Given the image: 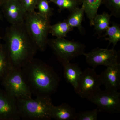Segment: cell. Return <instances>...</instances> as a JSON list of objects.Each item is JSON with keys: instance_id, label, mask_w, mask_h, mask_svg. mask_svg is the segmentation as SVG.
Masks as SVG:
<instances>
[{"instance_id": "obj_1", "label": "cell", "mask_w": 120, "mask_h": 120, "mask_svg": "<svg viewBox=\"0 0 120 120\" xmlns=\"http://www.w3.org/2000/svg\"><path fill=\"white\" fill-rule=\"evenodd\" d=\"M4 39L11 68H22L37 53V45L24 22L7 27Z\"/></svg>"}, {"instance_id": "obj_2", "label": "cell", "mask_w": 120, "mask_h": 120, "mask_svg": "<svg viewBox=\"0 0 120 120\" xmlns=\"http://www.w3.org/2000/svg\"><path fill=\"white\" fill-rule=\"evenodd\" d=\"M21 71L30 91L36 97L50 96L58 89L60 77L52 67L40 59L33 58Z\"/></svg>"}, {"instance_id": "obj_3", "label": "cell", "mask_w": 120, "mask_h": 120, "mask_svg": "<svg viewBox=\"0 0 120 120\" xmlns=\"http://www.w3.org/2000/svg\"><path fill=\"white\" fill-rule=\"evenodd\" d=\"M21 118L27 120H49L54 105L49 95L32 98H16Z\"/></svg>"}, {"instance_id": "obj_4", "label": "cell", "mask_w": 120, "mask_h": 120, "mask_svg": "<svg viewBox=\"0 0 120 120\" xmlns=\"http://www.w3.org/2000/svg\"><path fill=\"white\" fill-rule=\"evenodd\" d=\"M24 23L38 50L45 52L48 46L50 18L42 15L35 11L26 12Z\"/></svg>"}, {"instance_id": "obj_5", "label": "cell", "mask_w": 120, "mask_h": 120, "mask_svg": "<svg viewBox=\"0 0 120 120\" xmlns=\"http://www.w3.org/2000/svg\"><path fill=\"white\" fill-rule=\"evenodd\" d=\"M48 45L61 64L83 55L86 47L84 43L78 41L67 40L64 38L49 39Z\"/></svg>"}, {"instance_id": "obj_6", "label": "cell", "mask_w": 120, "mask_h": 120, "mask_svg": "<svg viewBox=\"0 0 120 120\" xmlns=\"http://www.w3.org/2000/svg\"><path fill=\"white\" fill-rule=\"evenodd\" d=\"M1 82L4 90L16 98H31L32 94L24 80L21 69L11 68Z\"/></svg>"}, {"instance_id": "obj_7", "label": "cell", "mask_w": 120, "mask_h": 120, "mask_svg": "<svg viewBox=\"0 0 120 120\" xmlns=\"http://www.w3.org/2000/svg\"><path fill=\"white\" fill-rule=\"evenodd\" d=\"M87 99L96 105L101 112L110 114L120 113V93L118 91L101 89Z\"/></svg>"}, {"instance_id": "obj_8", "label": "cell", "mask_w": 120, "mask_h": 120, "mask_svg": "<svg viewBox=\"0 0 120 120\" xmlns=\"http://www.w3.org/2000/svg\"><path fill=\"white\" fill-rule=\"evenodd\" d=\"M102 85L99 75L94 69L87 68L82 72L74 90L80 98L87 99L101 90Z\"/></svg>"}, {"instance_id": "obj_9", "label": "cell", "mask_w": 120, "mask_h": 120, "mask_svg": "<svg viewBox=\"0 0 120 120\" xmlns=\"http://www.w3.org/2000/svg\"><path fill=\"white\" fill-rule=\"evenodd\" d=\"M83 55L86 57L87 64L93 68L101 65L107 67L118 63V52L114 49L97 47Z\"/></svg>"}, {"instance_id": "obj_10", "label": "cell", "mask_w": 120, "mask_h": 120, "mask_svg": "<svg viewBox=\"0 0 120 120\" xmlns=\"http://www.w3.org/2000/svg\"><path fill=\"white\" fill-rule=\"evenodd\" d=\"M20 119L16 98L0 88V120Z\"/></svg>"}, {"instance_id": "obj_11", "label": "cell", "mask_w": 120, "mask_h": 120, "mask_svg": "<svg viewBox=\"0 0 120 120\" xmlns=\"http://www.w3.org/2000/svg\"><path fill=\"white\" fill-rule=\"evenodd\" d=\"M1 7L5 17L11 24L24 22L26 12L19 0H6Z\"/></svg>"}, {"instance_id": "obj_12", "label": "cell", "mask_w": 120, "mask_h": 120, "mask_svg": "<svg viewBox=\"0 0 120 120\" xmlns=\"http://www.w3.org/2000/svg\"><path fill=\"white\" fill-rule=\"evenodd\" d=\"M99 75L102 84L105 89L117 90L120 88V64L106 67Z\"/></svg>"}, {"instance_id": "obj_13", "label": "cell", "mask_w": 120, "mask_h": 120, "mask_svg": "<svg viewBox=\"0 0 120 120\" xmlns=\"http://www.w3.org/2000/svg\"><path fill=\"white\" fill-rule=\"evenodd\" d=\"M76 112L75 108L66 103L56 106L51 112V118L56 120H75Z\"/></svg>"}, {"instance_id": "obj_14", "label": "cell", "mask_w": 120, "mask_h": 120, "mask_svg": "<svg viewBox=\"0 0 120 120\" xmlns=\"http://www.w3.org/2000/svg\"><path fill=\"white\" fill-rule=\"evenodd\" d=\"M62 65L64 67V77L65 81L73 86L74 88H75L82 71L77 64L67 62Z\"/></svg>"}, {"instance_id": "obj_15", "label": "cell", "mask_w": 120, "mask_h": 120, "mask_svg": "<svg viewBox=\"0 0 120 120\" xmlns=\"http://www.w3.org/2000/svg\"><path fill=\"white\" fill-rule=\"evenodd\" d=\"M111 15L106 12L95 15L93 19V25L96 33L100 38L103 32L110 26Z\"/></svg>"}, {"instance_id": "obj_16", "label": "cell", "mask_w": 120, "mask_h": 120, "mask_svg": "<svg viewBox=\"0 0 120 120\" xmlns=\"http://www.w3.org/2000/svg\"><path fill=\"white\" fill-rule=\"evenodd\" d=\"M68 18L67 22L72 28H78L82 34L85 33L84 28L82 26V22L84 20L85 10L84 7L82 5L81 8H79L72 12H70Z\"/></svg>"}, {"instance_id": "obj_17", "label": "cell", "mask_w": 120, "mask_h": 120, "mask_svg": "<svg viewBox=\"0 0 120 120\" xmlns=\"http://www.w3.org/2000/svg\"><path fill=\"white\" fill-rule=\"evenodd\" d=\"M84 7L85 13L90 22V26H93V19L98 13L102 0H81Z\"/></svg>"}, {"instance_id": "obj_18", "label": "cell", "mask_w": 120, "mask_h": 120, "mask_svg": "<svg viewBox=\"0 0 120 120\" xmlns=\"http://www.w3.org/2000/svg\"><path fill=\"white\" fill-rule=\"evenodd\" d=\"M73 29L68 23L67 20L65 19L63 21L51 25L49 34L56 38H64L67 37V34L73 30Z\"/></svg>"}, {"instance_id": "obj_19", "label": "cell", "mask_w": 120, "mask_h": 120, "mask_svg": "<svg viewBox=\"0 0 120 120\" xmlns=\"http://www.w3.org/2000/svg\"><path fill=\"white\" fill-rule=\"evenodd\" d=\"M105 33V34L102 35L100 38H105L106 36H108V38L104 39L106 41H109V42L108 47L111 43H112L113 44L112 49H114L118 42L120 41V24L113 22L112 26H110Z\"/></svg>"}, {"instance_id": "obj_20", "label": "cell", "mask_w": 120, "mask_h": 120, "mask_svg": "<svg viewBox=\"0 0 120 120\" xmlns=\"http://www.w3.org/2000/svg\"><path fill=\"white\" fill-rule=\"evenodd\" d=\"M49 2H52L58 8L60 13L65 9L72 12L79 8L82 5L81 0H49Z\"/></svg>"}, {"instance_id": "obj_21", "label": "cell", "mask_w": 120, "mask_h": 120, "mask_svg": "<svg viewBox=\"0 0 120 120\" xmlns=\"http://www.w3.org/2000/svg\"><path fill=\"white\" fill-rule=\"evenodd\" d=\"M11 68L4 45L0 44V82Z\"/></svg>"}, {"instance_id": "obj_22", "label": "cell", "mask_w": 120, "mask_h": 120, "mask_svg": "<svg viewBox=\"0 0 120 120\" xmlns=\"http://www.w3.org/2000/svg\"><path fill=\"white\" fill-rule=\"evenodd\" d=\"M101 112L98 107L93 109L77 112L75 120H97L98 115Z\"/></svg>"}, {"instance_id": "obj_23", "label": "cell", "mask_w": 120, "mask_h": 120, "mask_svg": "<svg viewBox=\"0 0 120 120\" xmlns=\"http://www.w3.org/2000/svg\"><path fill=\"white\" fill-rule=\"evenodd\" d=\"M102 4L110 11L112 16L120 18V0H102Z\"/></svg>"}, {"instance_id": "obj_24", "label": "cell", "mask_w": 120, "mask_h": 120, "mask_svg": "<svg viewBox=\"0 0 120 120\" xmlns=\"http://www.w3.org/2000/svg\"><path fill=\"white\" fill-rule=\"evenodd\" d=\"M49 0H38L37 8L38 12L42 15L50 18L53 15L54 9L50 7Z\"/></svg>"}, {"instance_id": "obj_25", "label": "cell", "mask_w": 120, "mask_h": 120, "mask_svg": "<svg viewBox=\"0 0 120 120\" xmlns=\"http://www.w3.org/2000/svg\"><path fill=\"white\" fill-rule=\"evenodd\" d=\"M25 11L26 12L35 11L37 8L38 0H19Z\"/></svg>"}, {"instance_id": "obj_26", "label": "cell", "mask_w": 120, "mask_h": 120, "mask_svg": "<svg viewBox=\"0 0 120 120\" xmlns=\"http://www.w3.org/2000/svg\"><path fill=\"white\" fill-rule=\"evenodd\" d=\"M6 0H0V7L2 6V5Z\"/></svg>"}, {"instance_id": "obj_27", "label": "cell", "mask_w": 120, "mask_h": 120, "mask_svg": "<svg viewBox=\"0 0 120 120\" xmlns=\"http://www.w3.org/2000/svg\"><path fill=\"white\" fill-rule=\"evenodd\" d=\"M3 16H2V13L0 11V20H3Z\"/></svg>"}, {"instance_id": "obj_28", "label": "cell", "mask_w": 120, "mask_h": 120, "mask_svg": "<svg viewBox=\"0 0 120 120\" xmlns=\"http://www.w3.org/2000/svg\"></svg>"}]
</instances>
